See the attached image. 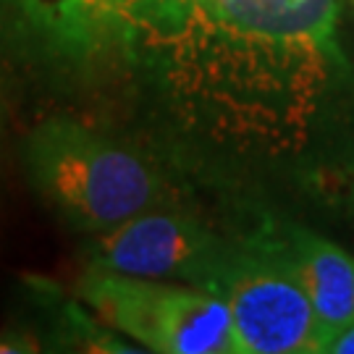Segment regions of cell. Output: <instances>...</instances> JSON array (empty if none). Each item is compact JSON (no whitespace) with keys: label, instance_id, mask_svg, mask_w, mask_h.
Listing matches in <instances>:
<instances>
[{"label":"cell","instance_id":"cell-4","mask_svg":"<svg viewBox=\"0 0 354 354\" xmlns=\"http://www.w3.org/2000/svg\"><path fill=\"white\" fill-rule=\"evenodd\" d=\"M218 297L239 354H317V317L283 236L236 239Z\"/></svg>","mask_w":354,"mask_h":354},{"label":"cell","instance_id":"cell-8","mask_svg":"<svg viewBox=\"0 0 354 354\" xmlns=\"http://www.w3.org/2000/svg\"><path fill=\"white\" fill-rule=\"evenodd\" d=\"M320 354H354V320L323 342Z\"/></svg>","mask_w":354,"mask_h":354},{"label":"cell","instance_id":"cell-7","mask_svg":"<svg viewBox=\"0 0 354 354\" xmlns=\"http://www.w3.org/2000/svg\"><path fill=\"white\" fill-rule=\"evenodd\" d=\"M286 250L317 317V354L326 339L354 320V260L339 244L304 226H289Z\"/></svg>","mask_w":354,"mask_h":354},{"label":"cell","instance_id":"cell-5","mask_svg":"<svg viewBox=\"0 0 354 354\" xmlns=\"http://www.w3.org/2000/svg\"><path fill=\"white\" fill-rule=\"evenodd\" d=\"M234 250L236 239L215 234L197 218L150 210L97 234L89 247V266L218 294Z\"/></svg>","mask_w":354,"mask_h":354},{"label":"cell","instance_id":"cell-6","mask_svg":"<svg viewBox=\"0 0 354 354\" xmlns=\"http://www.w3.org/2000/svg\"><path fill=\"white\" fill-rule=\"evenodd\" d=\"M140 0H0V26L53 66H84L129 50Z\"/></svg>","mask_w":354,"mask_h":354},{"label":"cell","instance_id":"cell-1","mask_svg":"<svg viewBox=\"0 0 354 354\" xmlns=\"http://www.w3.org/2000/svg\"><path fill=\"white\" fill-rule=\"evenodd\" d=\"M131 50L152 53L192 124L279 163L307 158L352 102L339 0H165Z\"/></svg>","mask_w":354,"mask_h":354},{"label":"cell","instance_id":"cell-2","mask_svg":"<svg viewBox=\"0 0 354 354\" xmlns=\"http://www.w3.org/2000/svg\"><path fill=\"white\" fill-rule=\"evenodd\" d=\"M35 189L79 231L102 234L165 203L152 165L127 145L68 118L39 124L26 140Z\"/></svg>","mask_w":354,"mask_h":354},{"label":"cell","instance_id":"cell-3","mask_svg":"<svg viewBox=\"0 0 354 354\" xmlns=\"http://www.w3.org/2000/svg\"><path fill=\"white\" fill-rule=\"evenodd\" d=\"M79 299L105 326L163 354H239L228 304L213 291L87 266Z\"/></svg>","mask_w":354,"mask_h":354}]
</instances>
